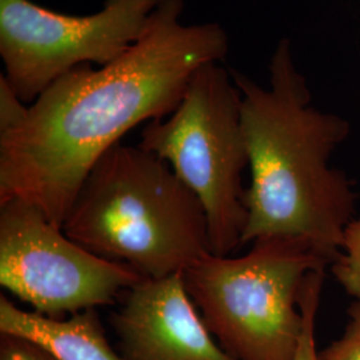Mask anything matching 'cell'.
<instances>
[{
    "label": "cell",
    "mask_w": 360,
    "mask_h": 360,
    "mask_svg": "<svg viewBox=\"0 0 360 360\" xmlns=\"http://www.w3.org/2000/svg\"><path fill=\"white\" fill-rule=\"evenodd\" d=\"M183 11V0H162L124 55L67 72L0 134V203L26 202L63 229L98 160L129 129L178 108L193 72L229 52L223 27L184 25Z\"/></svg>",
    "instance_id": "cell-1"
},
{
    "label": "cell",
    "mask_w": 360,
    "mask_h": 360,
    "mask_svg": "<svg viewBox=\"0 0 360 360\" xmlns=\"http://www.w3.org/2000/svg\"><path fill=\"white\" fill-rule=\"evenodd\" d=\"M231 75L242 96L251 171L243 245L269 238L297 239L331 266L355 218L354 183L331 165L349 123L312 105L287 39L271 58L267 87L240 72Z\"/></svg>",
    "instance_id": "cell-2"
},
{
    "label": "cell",
    "mask_w": 360,
    "mask_h": 360,
    "mask_svg": "<svg viewBox=\"0 0 360 360\" xmlns=\"http://www.w3.org/2000/svg\"><path fill=\"white\" fill-rule=\"evenodd\" d=\"M63 231L92 254L147 279L183 272L211 254L198 196L165 160L122 143L91 169Z\"/></svg>",
    "instance_id": "cell-3"
},
{
    "label": "cell",
    "mask_w": 360,
    "mask_h": 360,
    "mask_svg": "<svg viewBox=\"0 0 360 360\" xmlns=\"http://www.w3.org/2000/svg\"><path fill=\"white\" fill-rule=\"evenodd\" d=\"M330 264L303 240L259 239L243 257L208 254L183 271L208 331L235 360H294L303 333L300 296Z\"/></svg>",
    "instance_id": "cell-4"
},
{
    "label": "cell",
    "mask_w": 360,
    "mask_h": 360,
    "mask_svg": "<svg viewBox=\"0 0 360 360\" xmlns=\"http://www.w3.org/2000/svg\"><path fill=\"white\" fill-rule=\"evenodd\" d=\"M210 62L188 82L178 108L150 122L139 147L156 155L200 200L211 254L229 257L243 245L247 221L242 175L248 166L242 96L231 71Z\"/></svg>",
    "instance_id": "cell-5"
},
{
    "label": "cell",
    "mask_w": 360,
    "mask_h": 360,
    "mask_svg": "<svg viewBox=\"0 0 360 360\" xmlns=\"http://www.w3.org/2000/svg\"><path fill=\"white\" fill-rule=\"evenodd\" d=\"M162 0H104L98 13H58L31 0H0L3 74L16 95L32 103L79 65H104L142 37Z\"/></svg>",
    "instance_id": "cell-6"
},
{
    "label": "cell",
    "mask_w": 360,
    "mask_h": 360,
    "mask_svg": "<svg viewBox=\"0 0 360 360\" xmlns=\"http://www.w3.org/2000/svg\"><path fill=\"white\" fill-rule=\"evenodd\" d=\"M142 279L77 245L37 207L0 203V284L34 312L63 319L67 312L108 306Z\"/></svg>",
    "instance_id": "cell-7"
},
{
    "label": "cell",
    "mask_w": 360,
    "mask_h": 360,
    "mask_svg": "<svg viewBox=\"0 0 360 360\" xmlns=\"http://www.w3.org/2000/svg\"><path fill=\"white\" fill-rule=\"evenodd\" d=\"M110 323L123 360H235L208 331L183 272L132 285Z\"/></svg>",
    "instance_id": "cell-8"
},
{
    "label": "cell",
    "mask_w": 360,
    "mask_h": 360,
    "mask_svg": "<svg viewBox=\"0 0 360 360\" xmlns=\"http://www.w3.org/2000/svg\"><path fill=\"white\" fill-rule=\"evenodd\" d=\"M0 335L28 339L56 360H123L104 331L96 309H84L68 319H52L18 309L0 296Z\"/></svg>",
    "instance_id": "cell-9"
},
{
    "label": "cell",
    "mask_w": 360,
    "mask_h": 360,
    "mask_svg": "<svg viewBox=\"0 0 360 360\" xmlns=\"http://www.w3.org/2000/svg\"><path fill=\"white\" fill-rule=\"evenodd\" d=\"M330 269L342 290L354 300H360V215L348 224L340 254Z\"/></svg>",
    "instance_id": "cell-10"
},
{
    "label": "cell",
    "mask_w": 360,
    "mask_h": 360,
    "mask_svg": "<svg viewBox=\"0 0 360 360\" xmlns=\"http://www.w3.org/2000/svg\"><path fill=\"white\" fill-rule=\"evenodd\" d=\"M324 279L326 270L314 271L309 274L303 287L300 296V309L303 314L304 324L294 360H319V351L316 349L315 335Z\"/></svg>",
    "instance_id": "cell-11"
},
{
    "label": "cell",
    "mask_w": 360,
    "mask_h": 360,
    "mask_svg": "<svg viewBox=\"0 0 360 360\" xmlns=\"http://www.w3.org/2000/svg\"><path fill=\"white\" fill-rule=\"evenodd\" d=\"M319 360H360V300L349 304L343 333L319 351Z\"/></svg>",
    "instance_id": "cell-12"
},
{
    "label": "cell",
    "mask_w": 360,
    "mask_h": 360,
    "mask_svg": "<svg viewBox=\"0 0 360 360\" xmlns=\"http://www.w3.org/2000/svg\"><path fill=\"white\" fill-rule=\"evenodd\" d=\"M28 105L16 95L4 75H0V134L19 126L26 117Z\"/></svg>",
    "instance_id": "cell-13"
},
{
    "label": "cell",
    "mask_w": 360,
    "mask_h": 360,
    "mask_svg": "<svg viewBox=\"0 0 360 360\" xmlns=\"http://www.w3.org/2000/svg\"><path fill=\"white\" fill-rule=\"evenodd\" d=\"M0 360H56L37 343L13 335H0Z\"/></svg>",
    "instance_id": "cell-14"
}]
</instances>
